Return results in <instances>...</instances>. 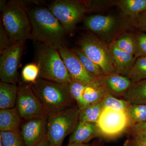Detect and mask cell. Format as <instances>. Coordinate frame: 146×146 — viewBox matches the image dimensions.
<instances>
[{"label":"cell","instance_id":"obj_1","mask_svg":"<svg viewBox=\"0 0 146 146\" xmlns=\"http://www.w3.org/2000/svg\"><path fill=\"white\" fill-rule=\"evenodd\" d=\"M27 11L31 24L32 40L57 49L65 45L67 34L48 8L37 7L27 9Z\"/></svg>","mask_w":146,"mask_h":146},{"label":"cell","instance_id":"obj_2","mask_svg":"<svg viewBox=\"0 0 146 146\" xmlns=\"http://www.w3.org/2000/svg\"><path fill=\"white\" fill-rule=\"evenodd\" d=\"M29 86L42 106L45 115L49 116L73 106L69 84H62L38 78Z\"/></svg>","mask_w":146,"mask_h":146},{"label":"cell","instance_id":"obj_3","mask_svg":"<svg viewBox=\"0 0 146 146\" xmlns=\"http://www.w3.org/2000/svg\"><path fill=\"white\" fill-rule=\"evenodd\" d=\"M1 23L12 44L32 39L27 8L18 1H11L7 3L2 12Z\"/></svg>","mask_w":146,"mask_h":146},{"label":"cell","instance_id":"obj_4","mask_svg":"<svg viewBox=\"0 0 146 146\" xmlns=\"http://www.w3.org/2000/svg\"><path fill=\"white\" fill-rule=\"evenodd\" d=\"M39 44L36 52L38 78L57 83H71L70 76L57 49L50 45Z\"/></svg>","mask_w":146,"mask_h":146},{"label":"cell","instance_id":"obj_5","mask_svg":"<svg viewBox=\"0 0 146 146\" xmlns=\"http://www.w3.org/2000/svg\"><path fill=\"white\" fill-rule=\"evenodd\" d=\"M133 21L123 15L95 14L84 19V27L93 34L109 44L133 26Z\"/></svg>","mask_w":146,"mask_h":146},{"label":"cell","instance_id":"obj_6","mask_svg":"<svg viewBox=\"0 0 146 146\" xmlns=\"http://www.w3.org/2000/svg\"><path fill=\"white\" fill-rule=\"evenodd\" d=\"M79 108L72 106L48 116L47 138L52 146H62L79 121Z\"/></svg>","mask_w":146,"mask_h":146},{"label":"cell","instance_id":"obj_7","mask_svg":"<svg viewBox=\"0 0 146 146\" xmlns=\"http://www.w3.org/2000/svg\"><path fill=\"white\" fill-rule=\"evenodd\" d=\"M78 44L82 52L101 68L105 74L116 73L109 44L89 33L80 39Z\"/></svg>","mask_w":146,"mask_h":146},{"label":"cell","instance_id":"obj_8","mask_svg":"<svg viewBox=\"0 0 146 146\" xmlns=\"http://www.w3.org/2000/svg\"><path fill=\"white\" fill-rule=\"evenodd\" d=\"M48 9L60 23L67 34H70L76 25L87 12L84 1L57 0L49 5Z\"/></svg>","mask_w":146,"mask_h":146},{"label":"cell","instance_id":"obj_9","mask_svg":"<svg viewBox=\"0 0 146 146\" xmlns=\"http://www.w3.org/2000/svg\"><path fill=\"white\" fill-rule=\"evenodd\" d=\"M96 124L100 135L107 137L118 136L130 125L125 111L108 108L103 109Z\"/></svg>","mask_w":146,"mask_h":146},{"label":"cell","instance_id":"obj_10","mask_svg":"<svg viewBox=\"0 0 146 146\" xmlns=\"http://www.w3.org/2000/svg\"><path fill=\"white\" fill-rule=\"evenodd\" d=\"M25 42L13 44L0 56V79L1 82L16 84L18 70Z\"/></svg>","mask_w":146,"mask_h":146},{"label":"cell","instance_id":"obj_11","mask_svg":"<svg viewBox=\"0 0 146 146\" xmlns=\"http://www.w3.org/2000/svg\"><path fill=\"white\" fill-rule=\"evenodd\" d=\"M57 50L72 81L84 84H100L98 78L91 75L84 67L72 50L63 45Z\"/></svg>","mask_w":146,"mask_h":146},{"label":"cell","instance_id":"obj_12","mask_svg":"<svg viewBox=\"0 0 146 146\" xmlns=\"http://www.w3.org/2000/svg\"><path fill=\"white\" fill-rule=\"evenodd\" d=\"M69 88L80 110L102 102L106 94L100 84H84L72 81Z\"/></svg>","mask_w":146,"mask_h":146},{"label":"cell","instance_id":"obj_13","mask_svg":"<svg viewBox=\"0 0 146 146\" xmlns=\"http://www.w3.org/2000/svg\"><path fill=\"white\" fill-rule=\"evenodd\" d=\"M16 106L23 121L46 116L29 84L18 86Z\"/></svg>","mask_w":146,"mask_h":146},{"label":"cell","instance_id":"obj_14","mask_svg":"<svg viewBox=\"0 0 146 146\" xmlns=\"http://www.w3.org/2000/svg\"><path fill=\"white\" fill-rule=\"evenodd\" d=\"M48 116L23 121L20 133L26 146H35L47 137Z\"/></svg>","mask_w":146,"mask_h":146},{"label":"cell","instance_id":"obj_15","mask_svg":"<svg viewBox=\"0 0 146 146\" xmlns=\"http://www.w3.org/2000/svg\"><path fill=\"white\" fill-rule=\"evenodd\" d=\"M99 81L106 93L114 96H122L132 84L127 76L117 73L105 75Z\"/></svg>","mask_w":146,"mask_h":146},{"label":"cell","instance_id":"obj_16","mask_svg":"<svg viewBox=\"0 0 146 146\" xmlns=\"http://www.w3.org/2000/svg\"><path fill=\"white\" fill-rule=\"evenodd\" d=\"M116 73L127 76L136 58L133 55L118 48L114 42L109 44Z\"/></svg>","mask_w":146,"mask_h":146},{"label":"cell","instance_id":"obj_17","mask_svg":"<svg viewBox=\"0 0 146 146\" xmlns=\"http://www.w3.org/2000/svg\"><path fill=\"white\" fill-rule=\"evenodd\" d=\"M100 135L96 123L79 121L69 139V143L87 144Z\"/></svg>","mask_w":146,"mask_h":146},{"label":"cell","instance_id":"obj_18","mask_svg":"<svg viewBox=\"0 0 146 146\" xmlns=\"http://www.w3.org/2000/svg\"><path fill=\"white\" fill-rule=\"evenodd\" d=\"M23 121L16 106L0 110V131L19 133Z\"/></svg>","mask_w":146,"mask_h":146},{"label":"cell","instance_id":"obj_19","mask_svg":"<svg viewBox=\"0 0 146 146\" xmlns=\"http://www.w3.org/2000/svg\"><path fill=\"white\" fill-rule=\"evenodd\" d=\"M122 97L131 104L146 105V80L132 82Z\"/></svg>","mask_w":146,"mask_h":146},{"label":"cell","instance_id":"obj_20","mask_svg":"<svg viewBox=\"0 0 146 146\" xmlns=\"http://www.w3.org/2000/svg\"><path fill=\"white\" fill-rule=\"evenodd\" d=\"M115 5L120 9L123 15L134 20L141 13L146 11V0L116 1Z\"/></svg>","mask_w":146,"mask_h":146},{"label":"cell","instance_id":"obj_21","mask_svg":"<svg viewBox=\"0 0 146 146\" xmlns=\"http://www.w3.org/2000/svg\"><path fill=\"white\" fill-rule=\"evenodd\" d=\"M18 86L16 84L0 82V109L13 108L16 106Z\"/></svg>","mask_w":146,"mask_h":146},{"label":"cell","instance_id":"obj_22","mask_svg":"<svg viewBox=\"0 0 146 146\" xmlns=\"http://www.w3.org/2000/svg\"><path fill=\"white\" fill-rule=\"evenodd\" d=\"M113 42L120 49L136 56L138 51V42L135 34L126 31Z\"/></svg>","mask_w":146,"mask_h":146},{"label":"cell","instance_id":"obj_23","mask_svg":"<svg viewBox=\"0 0 146 146\" xmlns=\"http://www.w3.org/2000/svg\"><path fill=\"white\" fill-rule=\"evenodd\" d=\"M72 50L84 67L91 75L97 78H100L105 75L101 68L89 58L80 48H75Z\"/></svg>","mask_w":146,"mask_h":146},{"label":"cell","instance_id":"obj_24","mask_svg":"<svg viewBox=\"0 0 146 146\" xmlns=\"http://www.w3.org/2000/svg\"><path fill=\"white\" fill-rule=\"evenodd\" d=\"M103 109L102 101L89 106L85 109L80 110L79 121L96 123Z\"/></svg>","mask_w":146,"mask_h":146},{"label":"cell","instance_id":"obj_25","mask_svg":"<svg viewBox=\"0 0 146 146\" xmlns=\"http://www.w3.org/2000/svg\"><path fill=\"white\" fill-rule=\"evenodd\" d=\"M126 112L130 122V125L146 121V105H129Z\"/></svg>","mask_w":146,"mask_h":146},{"label":"cell","instance_id":"obj_26","mask_svg":"<svg viewBox=\"0 0 146 146\" xmlns=\"http://www.w3.org/2000/svg\"><path fill=\"white\" fill-rule=\"evenodd\" d=\"M127 77L132 82L146 80V57L136 58Z\"/></svg>","mask_w":146,"mask_h":146},{"label":"cell","instance_id":"obj_27","mask_svg":"<svg viewBox=\"0 0 146 146\" xmlns=\"http://www.w3.org/2000/svg\"><path fill=\"white\" fill-rule=\"evenodd\" d=\"M103 108H110L117 111H126L130 104L125 100L119 99L106 93L102 101Z\"/></svg>","mask_w":146,"mask_h":146},{"label":"cell","instance_id":"obj_28","mask_svg":"<svg viewBox=\"0 0 146 146\" xmlns=\"http://www.w3.org/2000/svg\"><path fill=\"white\" fill-rule=\"evenodd\" d=\"M0 140L3 146H26L20 132L0 131Z\"/></svg>","mask_w":146,"mask_h":146},{"label":"cell","instance_id":"obj_29","mask_svg":"<svg viewBox=\"0 0 146 146\" xmlns=\"http://www.w3.org/2000/svg\"><path fill=\"white\" fill-rule=\"evenodd\" d=\"M22 77L24 82L33 83L39 78V68L36 63L27 64L22 70Z\"/></svg>","mask_w":146,"mask_h":146},{"label":"cell","instance_id":"obj_30","mask_svg":"<svg viewBox=\"0 0 146 146\" xmlns=\"http://www.w3.org/2000/svg\"><path fill=\"white\" fill-rule=\"evenodd\" d=\"M128 129L131 138L146 139V121L131 125Z\"/></svg>","mask_w":146,"mask_h":146},{"label":"cell","instance_id":"obj_31","mask_svg":"<svg viewBox=\"0 0 146 146\" xmlns=\"http://www.w3.org/2000/svg\"><path fill=\"white\" fill-rule=\"evenodd\" d=\"M135 35L138 42V51L135 57H146V33L138 31Z\"/></svg>","mask_w":146,"mask_h":146},{"label":"cell","instance_id":"obj_32","mask_svg":"<svg viewBox=\"0 0 146 146\" xmlns=\"http://www.w3.org/2000/svg\"><path fill=\"white\" fill-rule=\"evenodd\" d=\"M133 26L139 31L146 33V11L141 13L133 20Z\"/></svg>","mask_w":146,"mask_h":146},{"label":"cell","instance_id":"obj_33","mask_svg":"<svg viewBox=\"0 0 146 146\" xmlns=\"http://www.w3.org/2000/svg\"><path fill=\"white\" fill-rule=\"evenodd\" d=\"M12 44L11 43L8 35L6 33L1 23L0 28V53H2L7 49L9 48Z\"/></svg>","mask_w":146,"mask_h":146},{"label":"cell","instance_id":"obj_34","mask_svg":"<svg viewBox=\"0 0 146 146\" xmlns=\"http://www.w3.org/2000/svg\"><path fill=\"white\" fill-rule=\"evenodd\" d=\"M124 146H146V139L130 138L125 141Z\"/></svg>","mask_w":146,"mask_h":146},{"label":"cell","instance_id":"obj_35","mask_svg":"<svg viewBox=\"0 0 146 146\" xmlns=\"http://www.w3.org/2000/svg\"><path fill=\"white\" fill-rule=\"evenodd\" d=\"M35 146H52L47 137Z\"/></svg>","mask_w":146,"mask_h":146},{"label":"cell","instance_id":"obj_36","mask_svg":"<svg viewBox=\"0 0 146 146\" xmlns=\"http://www.w3.org/2000/svg\"><path fill=\"white\" fill-rule=\"evenodd\" d=\"M67 146H94L91 144L68 143Z\"/></svg>","mask_w":146,"mask_h":146},{"label":"cell","instance_id":"obj_37","mask_svg":"<svg viewBox=\"0 0 146 146\" xmlns=\"http://www.w3.org/2000/svg\"><path fill=\"white\" fill-rule=\"evenodd\" d=\"M1 12H2L4 10L7 4L6 2L5 1H1Z\"/></svg>","mask_w":146,"mask_h":146},{"label":"cell","instance_id":"obj_38","mask_svg":"<svg viewBox=\"0 0 146 146\" xmlns=\"http://www.w3.org/2000/svg\"><path fill=\"white\" fill-rule=\"evenodd\" d=\"M0 146H3L2 143L1 141L0 140Z\"/></svg>","mask_w":146,"mask_h":146}]
</instances>
